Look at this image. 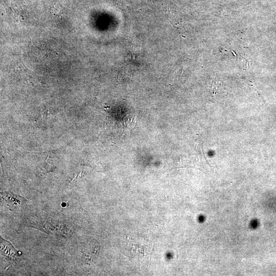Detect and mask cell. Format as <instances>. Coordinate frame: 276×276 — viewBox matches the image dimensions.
Listing matches in <instances>:
<instances>
[{
	"label": "cell",
	"instance_id": "cell-1",
	"mask_svg": "<svg viewBox=\"0 0 276 276\" xmlns=\"http://www.w3.org/2000/svg\"><path fill=\"white\" fill-rule=\"evenodd\" d=\"M1 254L9 259H14L18 256V252L10 243L1 238Z\"/></svg>",
	"mask_w": 276,
	"mask_h": 276
}]
</instances>
